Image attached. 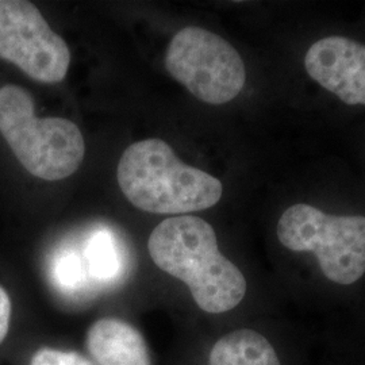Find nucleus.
Segmentation results:
<instances>
[{
  "label": "nucleus",
  "mask_w": 365,
  "mask_h": 365,
  "mask_svg": "<svg viewBox=\"0 0 365 365\" xmlns=\"http://www.w3.org/2000/svg\"><path fill=\"white\" fill-rule=\"evenodd\" d=\"M148 249L157 267L182 280L206 313L230 312L247 294L245 276L222 255L212 226L199 217L161 222L149 237Z\"/></svg>",
  "instance_id": "nucleus-1"
},
{
  "label": "nucleus",
  "mask_w": 365,
  "mask_h": 365,
  "mask_svg": "<svg viewBox=\"0 0 365 365\" xmlns=\"http://www.w3.org/2000/svg\"><path fill=\"white\" fill-rule=\"evenodd\" d=\"M117 179L131 205L153 214L210 209L223 192L217 178L185 165L170 145L158 138L130 145L119 160Z\"/></svg>",
  "instance_id": "nucleus-2"
},
{
  "label": "nucleus",
  "mask_w": 365,
  "mask_h": 365,
  "mask_svg": "<svg viewBox=\"0 0 365 365\" xmlns=\"http://www.w3.org/2000/svg\"><path fill=\"white\" fill-rule=\"evenodd\" d=\"M0 133L22 167L42 180H61L83 163L86 146L78 126L64 118L36 117L25 88H0Z\"/></svg>",
  "instance_id": "nucleus-3"
},
{
  "label": "nucleus",
  "mask_w": 365,
  "mask_h": 365,
  "mask_svg": "<svg viewBox=\"0 0 365 365\" xmlns=\"http://www.w3.org/2000/svg\"><path fill=\"white\" fill-rule=\"evenodd\" d=\"M277 238L292 252H312L322 274L351 286L365 274V217L330 215L306 203L291 206L277 222Z\"/></svg>",
  "instance_id": "nucleus-4"
},
{
  "label": "nucleus",
  "mask_w": 365,
  "mask_h": 365,
  "mask_svg": "<svg viewBox=\"0 0 365 365\" xmlns=\"http://www.w3.org/2000/svg\"><path fill=\"white\" fill-rule=\"evenodd\" d=\"M165 66L172 78L209 105L233 101L247 80L240 53L226 39L202 27H184L172 38Z\"/></svg>",
  "instance_id": "nucleus-5"
},
{
  "label": "nucleus",
  "mask_w": 365,
  "mask_h": 365,
  "mask_svg": "<svg viewBox=\"0 0 365 365\" xmlns=\"http://www.w3.org/2000/svg\"><path fill=\"white\" fill-rule=\"evenodd\" d=\"M0 58L46 84L63 81L71 64L66 41L26 0H0Z\"/></svg>",
  "instance_id": "nucleus-6"
},
{
  "label": "nucleus",
  "mask_w": 365,
  "mask_h": 365,
  "mask_svg": "<svg viewBox=\"0 0 365 365\" xmlns=\"http://www.w3.org/2000/svg\"><path fill=\"white\" fill-rule=\"evenodd\" d=\"M309 76L346 105L365 106V45L346 37H325L304 56Z\"/></svg>",
  "instance_id": "nucleus-7"
},
{
  "label": "nucleus",
  "mask_w": 365,
  "mask_h": 365,
  "mask_svg": "<svg viewBox=\"0 0 365 365\" xmlns=\"http://www.w3.org/2000/svg\"><path fill=\"white\" fill-rule=\"evenodd\" d=\"M88 351L99 365H152L141 333L117 318H103L92 325Z\"/></svg>",
  "instance_id": "nucleus-8"
},
{
  "label": "nucleus",
  "mask_w": 365,
  "mask_h": 365,
  "mask_svg": "<svg viewBox=\"0 0 365 365\" xmlns=\"http://www.w3.org/2000/svg\"><path fill=\"white\" fill-rule=\"evenodd\" d=\"M210 365H282L274 345L261 333L240 329L225 334L210 353Z\"/></svg>",
  "instance_id": "nucleus-9"
},
{
  "label": "nucleus",
  "mask_w": 365,
  "mask_h": 365,
  "mask_svg": "<svg viewBox=\"0 0 365 365\" xmlns=\"http://www.w3.org/2000/svg\"><path fill=\"white\" fill-rule=\"evenodd\" d=\"M83 259L88 277L101 284H111L123 272L122 249L110 230L93 232L84 248Z\"/></svg>",
  "instance_id": "nucleus-10"
},
{
  "label": "nucleus",
  "mask_w": 365,
  "mask_h": 365,
  "mask_svg": "<svg viewBox=\"0 0 365 365\" xmlns=\"http://www.w3.org/2000/svg\"><path fill=\"white\" fill-rule=\"evenodd\" d=\"M53 279L66 292L78 291L84 287L90 277L83 256L75 250L58 252L53 264Z\"/></svg>",
  "instance_id": "nucleus-11"
},
{
  "label": "nucleus",
  "mask_w": 365,
  "mask_h": 365,
  "mask_svg": "<svg viewBox=\"0 0 365 365\" xmlns=\"http://www.w3.org/2000/svg\"><path fill=\"white\" fill-rule=\"evenodd\" d=\"M30 365H93L84 356L53 348H42L33 356Z\"/></svg>",
  "instance_id": "nucleus-12"
},
{
  "label": "nucleus",
  "mask_w": 365,
  "mask_h": 365,
  "mask_svg": "<svg viewBox=\"0 0 365 365\" xmlns=\"http://www.w3.org/2000/svg\"><path fill=\"white\" fill-rule=\"evenodd\" d=\"M11 318V300L4 288L0 287V344L6 339Z\"/></svg>",
  "instance_id": "nucleus-13"
}]
</instances>
